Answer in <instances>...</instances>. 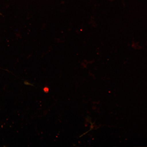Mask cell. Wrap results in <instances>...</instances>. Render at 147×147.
<instances>
[{
  "label": "cell",
  "instance_id": "6da1fadb",
  "mask_svg": "<svg viewBox=\"0 0 147 147\" xmlns=\"http://www.w3.org/2000/svg\"><path fill=\"white\" fill-rule=\"evenodd\" d=\"M49 88L47 87H45L44 88L43 91L46 93H47L49 92Z\"/></svg>",
  "mask_w": 147,
  "mask_h": 147
}]
</instances>
